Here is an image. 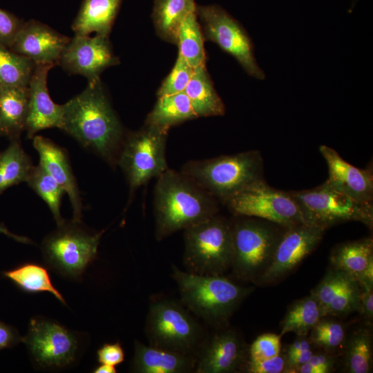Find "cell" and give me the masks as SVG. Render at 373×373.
Returning a JSON list of instances; mask_svg holds the SVG:
<instances>
[{
  "label": "cell",
  "mask_w": 373,
  "mask_h": 373,
  "mask_svg": "<svg viewBox=\"0 0 373 373\" xmlns=\"http://www.w3.org/2000/svg\"><path fill=\"white\" fill-rule=\"evenodd\" d=\"M64 105L61 129L111 165L117 164L125 136L100 79Z\"/></svg>",
  "instance_id": "obj_1"
},
{
  "label": "cell",
  "mask_w": 373,
  "mask_h": 373,
  "mask_svg": "<svg viewBox=\"0 0 373 373\" xmlns=\"http://www.w3.org/2000/svg\"><path fill=\"white\" fill-rule=\"evenodd\" d=\"M155 236L161 240L218 214L219 202L181 172L166 169L154 189Z\"/></svg>",
  "instance_id": "obj_2"
},
{
  "label": "cell",
  "mask_w": 373,
  "mask_h": 373,
  "mask_svg": "<svg viewBox=\"0 0 373 373\" xmlns=\"http://www.w3.org/2000/svg\"><path fill=\"white\" fill-rule=\"evenodd\" d=\"M172 278L182 304L195 316L213 325L224 324L251 289L223 275H201L172 266Z\"/></svg>",
  "instance_id": "obj_3"
},
{
  "label": "cell",
  "mask_w": 373,
  "mask_h": 373,
  "mask_svg": "<svg viewBox=\"0 0 373 373\" xmlns=\"http://www.w3.org/2000/svg\"><path fill=\"white\" fill-rule=\"evenodd\" d=\"M180 172L222 204L246 186L265 179L262 157L256 150L191 160Z\"/></svg>",
  "instance_id": "obj_4"
},
{
  "label": "cell",
  "mask_w": 373,
  "mask_h": 373,
  "mask_svg": "<svg viewBox=\"0 0 373 373\" xmlns=\"http://www.w3.org/2000/svg\"><path fill=\"white\" fill-rule=\"evenodd\" d=\"M286 227L247 216L231 221V268L238 279L256 283L269 265L276 245Z\"/></svg>",
  "instance_id": "obj_5"
},
{
  "label": "cell",
  "mask_w": 373,
  "mask_h": 373,
  "mask_svg": "<svg viewBox=\"0 0 373 373\" xmlns=\"http://www.w3.org/2000/svg\"><path fill=\"white\" fill-rule=\"evenodd\" d=\"M183 262L187 271L223 275L232 260L231 221L218 216L184 230Z\"/></svg>",
  "instance_id": "obj_6"
},
{
  "label": "cell",
  "mask_w": 373,
  "mask_h": 373,
  "mask_svg": "<svg viewBox=\"0 0 373 373\" xmlns=\"http://www.w3.org/2000/svg\"><path fill=\"white\" fill-rule=\"evenodd\" d=\"M145 333L151 346L195 356L206 338L191 312L169 299L156 300L150 304Z\"/></svg>",
  "instance_id": "obj_7"
},
{
  "label": "cell",
  "mask_w": 373,
  "mask_h": 373,
  "mask_svg": "<svg viewBox=\"0 0 373 373\" xmlns=\"http://www.w3.org/2000/svg\"><path fill=\"white\" fill-rule=\"evenodd\" d=\"M102 233L91 231L82 221L64 220L42 242L44 261L61 276L78 279L95 259Z\"/></svg>",
  "instance_id": "obj_8"
},
{
  "label": "cell",
  "mask_w": 373,
  "mask_h": 373,
  "mask_svg": "<svg viewBox=\"0 0 373 373\" xmlns=\"http://www.w3.org/2000/svg\"><path fill=\"white\" fill-rule=\"evenodd\" d=\"M169 130L145 123L140 130L125 136L117 164L128 182L130 200L140 186L168 169L166 143Z\"/></svg>",
  "instance_id": "obj_9"
},
{
  "label": "cell",
  "mask_w": 373,
  "mask_h": 373,
  "mask_svg": "<svg viewBox=\"0 0 373 373\" xmlns=\"http://www.w3.org/2000/svg\"><path fill=\"white\" fill-rule=\"evenodd\" d=\"M306 223L327 228L345 222L373 226V203L357 201L327 181L310 189L291 191Z\"/></svg>",
  "instance_id": "obj_10"
},
{
  "label": "cell",
  "mask_w": 373,
  "mask_h": 373,
  "mask_svg": "<svg viewBox=\"0 0 373 373\" xmlns=\"http://www.w3.org/2000/svg\"><path fill=\"white\" fill-rule=\"evenodd\" d=\"M224 204L235 216L257 218L286 228L306 223L290 191L276 189L265 179L240 190Z\"/></svg>",
  "instance_id": "obj_11"
},
{
  "label": "cell",
  "mask_w": 373,
  "mask_h": 373,
  "mask_svg": "<svg viewBox=\"0 0 373 373\" xmlns=\"http://www.w3.org/2000/svg\"><path fill=\"white\" fill-rule=\"evenodd\" d=\"M30 358L38 368L56 370L73 365L80 352L77 333L57 321L41 316L30 319L22 336Z\"/></svg>",
  "instance_id": "obj_12"
},
{
  "label": "cell",
  "mask_w": 373,
  "mask_h": 373,
  "mask_svg": "<svg viewBox=\"0 0 373 373\" xmlns=\"http://www.w3.org/2000/svg\"><path fill=\"white\" fill-rule=\"evenodd\" d=\"M204 37L231 55L244 70L259 80L266 77L256 61L252 41L243 26L216 5L196 6Z\"/></svg>",
  "instance_id": "obj_13"
},
{
  "label": "cell",
  "mask_w": 373,
  "mask_h": 373,
  "mask_svg": "<svg viewBox=\"0 0 373 373\" xmlns=\"http://www.w3.org/2000/svg\"><path fill=\"white\" fill-rule=\"evenodd\" d=\"M325 229L303 223L286 228L271 260L256 283L276 282L291 272L321 242Z\"/></svg>",
  "instance_id": "obj_14"
},
{
  "label": "cell",
  "mask_w": 373,
  "mask_h": 373,
  "mask_svg": "<svg viewBox=\"0 0 373 373\" xmlns=\"http://www.w3.org/2000/svg\"><path fill=\"white\" fill-rule=\"evenodd\" d=\"M118 63L108 36L102 35H75L70 39L58 62L68 72L86 77L88 82L99 79L103 70Z\"/></svg>",
  "instance_id": "obj_15"
},
{
  "label": "cell",
  "mask_w": 373,
  "mask_h": 373,
  "mask_svg": "<svg viewBox=\"0 0 373 373\" xmlns=\"http://www.w3.org/2000/svg\"><path fill=\"white\" fill-rule=\"evenodd\" d=\"M196 373H231L243 370L248 348L231 329L206 336L197 354Z\"/></svg>",
  "instance_id": "obj_16"
},
{
  "label": "cell",
  "mask_w": 373,
  "mask_h": 373,
  "mask_svg": "<svg viewBox=\"0 0 373 373\" xmlns=\"http://www.w3.org/2000/svg\"><path fill=\"white\" fill-rule=\"evenodd\" d=\"M55 65L35 64L29 84V102L25 130L28 138L39 131L49 128L61 129L64 105L55 104L47 86L48 74Z\"/></svg>",
  "instance_id": "obj_17"
},
{
  "label": "cell",
  "mask_w": 373,
  "mask_h": 373,
  "mask_svg": "<svg viewBox=\"0 0 373 373\" xmlns=\"http://www.w3.org/2000/svg\"><path fill=\"white\" fill-rule=\"evenodd\" d=\"M70 38L49 26L31 20L23 23L10 49L35 64H57Z\"/></svg>",
  "instance_id": "obj_18"
},
{
  "label": "cell",
  "mask_w": 373,
  "mask_h": 373,
  "mask_svg": "<svg viewBox=\"0 0 373 373\" xmlns=\"http://www.w3.org/2000/svg\"><path fill=\"white\" fill-rule=\"evenodd\" d=\"M319 151L327 165L329 175L326 181L329 184L357 201L372 202V166L366 169L357 168L327 145H321Z\"/></svg>",
  "instance_id": "obj_19"
},
{
  "label": "cell",
  "mask_w": 373,
  "mask_h": 373,
  "mask_svg": "<svg viewBox=\"0 0 373 373\" xmlns=\"http://www.w3.org/2000/svg\"><path fill=\"white\" fill-rule=\"evenodd\" d=\"M33 146L39 156V164L68 194L73 220L81 221L82 202L78 186L64 149L43 136H34Z\"/></svg>",
  "instance_id": "obj_20"
},
{
  "label": "cell",
  "mask_w": 373,
  "mask_h": 373,
  "mask_svg": "<svg viewBox=\"0 0 373 373\" xmlns=\"http://www.w3.org/2000/svg\"><path fill=\"white\" fill-rule=\"evenodd\" d=\"M197 358L134 342L130 370L137 373H189L195 372Z\"/></svg>",
  "instance_id": "obj_21"
},
{
  "label": "cell",
  "mask_w": 373,
  "mask_h": 373,
  "mask_svg": "<svg viewBox=\"0 0 373 373\" xmlns=\"http://www.w3.org/2000/svg\"><path fill=\"white\" fill-rule=\"evenodd\" d=\"M28 86H0V135L19 140L28 111Z\"/></svg>",
  "instance_id": "obj_22"
},
{
  "label": "cell",
  "mask_w": 373,
  "mask_h": 373,
  "mask_svg": "<svg viewBox=\"0 0 373 373\" xmlns=\"http://www.w3.org/2000/svg\"><path fill=\"white\" fill-rule=\"evenodd\" d=\"M121 0H84L72 28L75 35H108Z\"/></svg>",
  "instance_id": "obj_23"
},
{
  "label": "cell",
  "mask_w": 373,
  "mask_h": 373,
  "mask_svg": "<svg viewBox=\"0 0 373 373\" xmlns=\"http://www.w3.org/2000/svg\"><path fill=\"white\" fill-rule=\"evenodd\" d=\"M184 92L198 117L224 115L225 106L213 86L205 64L194 68Z\"/></svg>",
  "instance_id": "obj_24"
},
{
  "label": "cell",
  "mask_w": 373,
  "mask_h": 373,
  "mask_svg": "<svg viewBox=\"0 0 373 373\" xmlns=\"http://www.w3.org/2000/svg\"><path fill=\"white\" fill-rule=\"evenodd\" d=\"M195 0H155L153 21L157 35L175 44L179 27L196 10Z\"/></svg>",
  "instance_id": "obj_25"
},
{
  "label": "cell",
  "mask_w": 373,
  "mask_h": 373,
  "mask_svg": "<svg viewBox=\"0 0 373 373\" xmlns=\"http://www.w3.org/2000/svg\"><path fill=\"white\" fill-rule=\"evenodd\" d=\"M373 260V240L366 238L338 245L332 252L330 262L335 269L357 280Z\"/></svg>",
  "instance_id": "obj_26"
},
{
  "label": "cell",
  "mask_w": 373,
  "mask_h": 373,
  "mask_svg": "<svg viewBox=\"0 0 373 373\" xmlns=\"http://www.w3.org/2000/svg\"><path fill=\"white\" fill-rule=\"evenodd\" d=\"M184 92L157 97L145 123L169 129L172 126L197 118Z\"/></svg>",
  "instance_id": "obj_27"
},
{
  "label": "cell",
  "mask_w": 373,
  "mask_h": 373,
  "mask_svg": "<svg viewBox=\"0 0 373 373\" xmlns=\"http://www.w3.org/2000/svg\"><path fill=\"white\" fill-rule=\"evenodd\" d=\"M33 166L19 140H11L9 146L0 152V195L8 188L26 182Z\"/></svg>",
  "instance_id": "obj_28"
},
{
  "label": "cell",
  "mask_w": 373,
  "mask_h": 373,
  "mask_svg": "<svg viewBox=\"0 0 373 373\" xmlns=\"http://www.w3.org/2000/svg\"><path fill=\"white\" fill-rule=\"evenodd\" d=\"M3 276L12 281L25 292L37 294L49 292L64 305V298L52 285L48 269L37 263L28 262L3 272Z\"/></svg>",
  "instance_id": "obj_29"
},
{
  "label": "cell",
  "mask_w": 373,
  "mask_h": 373,
  "mask_svg": "<svg viewBox=\"0 0 373 373\" xmlns=\"http://www.w3.org/2000/svg\"><path fill=\"white\" fill-rule=\"evenodd\" d=\"M204 37L196 12L191 13L180 24L175 44L178 54L193 68L205 64Z\"/></svg>",
  "instance_id": "obj_30"
},
{
  "label": "cell",
  "mask_w": 373,
  "mask_h": 373,
  "mask_svg": "<svg viewBox=\"0 0 373 373\" xmlns=\"http://www.w3.org/2000/svg\"><path fill=\"white\" fill-rule=\"evenodd\" d=\"M323 317L320 305L311 294L290 306L281 321L280 335L294 332L305 336Z\"/></svg>",
  "instance_id": "obj_31"
},
{
  "label": "cell",
  "mask_w": 373,
  "mask_h": 373,
  "mask_svg": "<svg viewBox=\"0 0 373 373\" xmlns=\"http://www.w3.org/2000/svg\"><path fill=\"white\" fill-rule=\"evenodd\" d=\"M35 64L0 44V86H28Z\"/></svg>",
  "instance_id": "obj_32"
},
{
  "label": "cell",
  "mask_w": 373,
  "mask_h": 373,
  "mask_svg": "<svg viewBox=\"0 0 373 373\" xmlns=\"http://www.w3.org/2000/svg\"><path fill=\"white\" fill-rule=\"evenodd\" d=\"M26 182L48 206L57 224H61L64 221L60 212L61 199L66 193L63 188L39 164L32 167Z\"/></svg>",
  "instance_id": "obj_33"
},
{
  "label": "cell",
  "mask_w": 373,
  "mask_h": 373,
  "mask_svg": "<svg viewBox=\"0 0 373 373\" xmlns=\"http://www.w3.org/2000/svg\"><path fill=\"white\" fill-rule=\"evenodd\" d=\"M345 368L349 373H367L372 365V347L370 332L356 331L350 337L345 355Z\"/></svg>",
  "instance_id": "obj_34"
},
{
  "label": "cell",
  "mask_w": 373,
  "mask_h": 373,
  "mask_svg": "<svg viewBox=\"0 0 373 373\" xmlns=\"http://www.w3.org/2000/svg\"><path fill=\"white\" fill-rule=\"evenodd\" d=\"M309 340L311 344L331 352L343 344L345 330L341 323L321 318L311 329Z\"/></svg>",
  "instance_id": "obj_35"
},
{
  "label": "cell",
  "mask_w": 373,
  "mask_h": 373,
  "mask_svg": "<svg viewBox=\"0 0 373 373\" xmlns=\"http://www.w3.org/2000/svg\"><path fill=\"white\" fill-rule=\"evenodd\" d=\"M360 285L358 281L349 276L331 301L326 316L344 315L358 309Z\"/></svg>",
  "instance_id": "obj_36"
},
{
  "label": "cell",
  "mask_w": 373,
  "mask_h": 373,
  "mask_svg": "<svg viewBox=\"0 0 373 373\" xmlns=\"http://www.w3.org/2000/svg\"><path fill=\"white\" fill-rule=\"evenodd\" d=\"M193 70L194 68L178 54L171 71L157 90V97L184 92Z\"/></svg>",
  "instance_id": "obj_37"
},
{
  "label": "cell",
  "mask_w": 373,
  "mask_h": 373,
  "mask_svg": "<svg viewBox=\"0 0 373 373\" xmlns=\"http://www.w3.org/2000/svg\"><path fill=\"white\" fill-rule=\"evenodd\" d=\"M347 274L335 269L330 271L312 292L320 305L323 317L326 316L327 308L341 287L348 277Z\"/></svg>",
  "instance_id": "obj_38"
},
{
  "label": "cell",
  "mask_w": 373,
  "mask_h": 373,
  "mask_svg": "<svg viewBox=\"0 0 373 373\" xmlns=\"http://www.w3.org/2000/svg\"><path fill=\"white\" fill-rule=\"evenodd\" d=\"M281 336L266 333L258 336L248 348V359L259 360L280 354Z\"/></svg>",
  "instance_id": "obj_39"
},
{
  "label": "cell",
  "mask_w": 373,
  "mask_h": 373,
  "mask_svg": "<svg viewBox=\"0 0 373 373\" xmlns=\"http://www.w3.org/2000/svg\"><path fill=\"white\" fill-rule=\"evenodd\" d=\"M285 368V357L279 354L259 360L247 358L243 369L249 373H280L284 372Z\"/></svg>",
  "instance_id": "obj_40"
},
{
  "label": "cell",
  "mask_w": 373,
  "mask_h": 373,
  "mask_svg": "<svg viewBox=\"0 0 373 373\" xmlns=\"http://www.w3.org/2000/svg\"><path fill=\"white\" fill-rule=\"evenodd\" d=\"M23 23L15 15L0 8V44L10 48Z\"/></svg>",
  "instance_id": "obj_41"
},
{
  "label": "cell",
  "mask_w": 373,
  "mask_h": 373,
  "mask_svg": "<svg viewBox=\"0 0 373 373\" xmlns=\"http://www.w3.org/2000/svg\"><path fill=\"white\" fill-rule=\"evenodd\" d=\"M99 363L116 366L124 360V352L119 342L105 343L97 352Z\"/></svg>",
  "instance_id": "obj_42"
},
{
  "label": "cell",
  "mask_w": 373,
  "mask_h": 373,
  "mask_svg": "<svg viewBox=\"0 0 373 373\" xmlns=\"http://www.w3.org/2000/svg\"><path fill=\"white\" fill-rule=\"evenodd\" d=\"M359 284V283H358ZM358 310L369 323L373 318V285H360Z\"/></svg>",
  "instance_id": "obj_43"
},
{
  "label": "cell",
  "mask_w": 373,
  "mask_h": 373,
  "mask_svg": "<svg viewBox=\"0 0 373 373\" xmlns=\"http://www.w3.org/2000/svg\"><path fill=\"white\" fill-rule=\"evenodd\" d=\"M22 342L18 331L12 326L0 321V351L12 348Z\"/></svg>",
  "instance_id": "obj_44"
},
{
  "label": "cell",
  "mask_w": 373,
  "mask_h": 373,
  "mask_svg": "<svg viewBox=\"0 0 373 373\" xmlns=\"http://www.w3.org/2000/svg\"><path fill=\"white\" fill-rule=\"evenodd\" d=\"M308 362L320 368L323 373H327L332 371L334 359L329 354L313 353Z\"/></svg>",
  "instance_id": "obj_45"
},
{
  "label": "cell",
  "mask_w": 373,
  "mask_h": 373,
  "mask_svg": "<svg viewBox=\"0 0 373 373\" xmlns=\"http://www.w3.org/2000/svg\"><path fill=\"white\" fill-rule=\"evenodd\" d=\"M313 353L314 352L311 350H308L301 352L286 355L285 357V368L283 372H286L292 367L307 362Z\"/></svg>",
  "instance_id": "obj_46"
},
{
  "label": "cell",
  "mask_w": 373,
  "mask_h": 373,
  "mask_svg": "<svg viewBox=\"0 0 373 373\" xmlns=\"http://www.w3.org/2000/svg\"><path fill=\"white\" fill-rule=\"evenodd\" d=\"M311 345L312 344L309 339L305 338L296 339L287 346L286 355L311 350Z\"/></svg>",
  "instance_id": "obj_47"
},
{
  "label": "cell",
  "mask_w": 373,
  "mask_h": 373,
  "mask_svg": "<svg viewBox=\"0 0 373 373\" xmlns=\"http://www.w3.org/2000/svg\"><path fill=\"white\" fill-rule=\"evenodd\" d=\"M0 233L4 234L6 236L21 243L32 244V241L25 236H18L10 232L3 224H0Z\"/></svg>",
  "instance_id": "obj_48"
},
{
  "label": "cell",
  "mask_w": 373,
  "mask_h": 373,
  "mask_svg": "<svg viewBox=\"0 0 373 373\" xmlns=\"http://www.w3.org/2000/svg\"><path fill=\"white\" fill-rule=\"evenodd\" d=\"M94 373H115V366L100 363L99 366L93 370Z\"/></svg>",
  "instance_id": "obj_49"
},
{
  "label": "cell",
  "mask_w": 373,
  "mask_h": 373,
  "mask_svg": "<svg viewBox=\"0 0 373 373\" xmlns=\"http://www.w3.org/2000/svg\"></svg>",
  "instance_id": "obj_50"
}]
</instances>
